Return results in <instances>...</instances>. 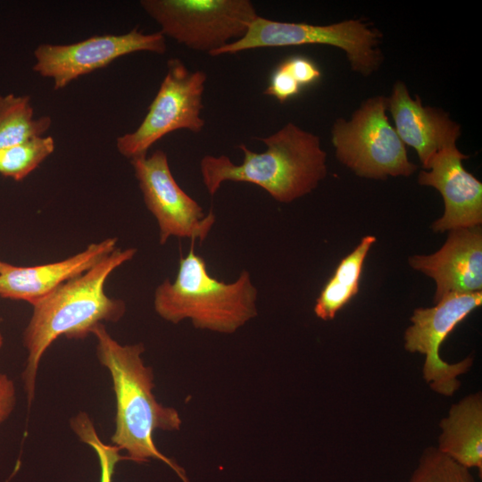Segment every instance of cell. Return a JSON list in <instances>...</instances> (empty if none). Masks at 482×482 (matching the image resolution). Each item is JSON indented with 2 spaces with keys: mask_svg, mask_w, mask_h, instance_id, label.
<instances>
[{
  "mask_svg": "<svg viewBox=\"0 0 482 482\" xmlns=\"http://www.w3.org/2000/svg\"><path fill=\"white\" fill-rule=\"evenodd\" d=\"M395 129L406 145L416 150L423 168L442 148L456 144L461 135L460 125L444 111L424 106L417 96L412 98L402 81H397L386 97Z\"/></svg>",
  "mask_w": 482,
  "mask_h": 482,
  "instance_id": "obj_14",
  "label": "cell"
},
{
  "mask_svg": "<svg viewBox=\"0 0 482 482\" xmlns=\"http://www.w3.org/2000/svg\"><path fill=\"white\" fill-rule=\"evenodd\" d=\"M206 74L191 71L179 58L167 62V72L148 112L138 128L116 139L119 153L132 160L145 156L165 135L178 129L199 133L204 127L201 116Z\"/></svg>",
  "mask_w": 482,
  "mask_h": 482,
  "instance_id": "obj_8",
  "label": "cell"
},
{
  "mask_svg": "<svg viewBox=\"0 0 482 482\" xmlns=\"http://www.w3.org/2000/svg\"><path fill=\"white\" fill-rule=\"evenodd\" d=\"M409 264L435 280L434 303L449 294L482 291L481 226L449 230L437 252L412 255Z\"/></svg>",
  "mask_w": 482,
  "mask_h": 482,
  "instance_id": "obj_13",
  "label": "cell"
},
{
  "mask_svg": "<svg viewBox=\"0 0 482 482\" xmlns=\"http://www.w3.org/2000/svg\"><path fill=\"white\" fill-rule=\"evenodd\" d=\"M257 296L247 270L230 283L215 278L192 242L179 260L175 279L166 278L155 288L154 308L173 324L189 320L198 329L233 334L257 316Z\"/></svg>",
  "mask_w": 482,
  "mask_h": 482,
  "instance_id": "obj_4",
  "label": "cell"
},
{
  "mask_svg": "<svg viewBox=\"0 0 482 482\" xmlns=\"http://www.w3.org/2000/svg\"><path fill=\"white\" fill-rule=\"evenodd\" d=\"M117 238L92 243L64 260L36 266L7 263L0 272V296L33 305L66 281L86 272L117 247Z\"/></svg>",
  "mask_w": 482,
  "mask_h": 482,
  "instance_id": "obj_15",
  "label": "cell"
},
{
  "mask_svg": "<svg viewBox=\"0 0 482 482\" xmlns=\"http://www.w3.org/2000/svg\"><path fill=\"white\" fill-rule=\"evenodd\" d=\"M303 87L317 82L321 72L316 63L304 56H292L282 62Z\"/></svg>",
  "mask_w": 482,
  "mask_h": 482,
  "instance_id": "obj_23",
  "label": "cell"
},
{
  "mask_svg": "<svg viewBox=\"0 0 482 482\" xmlns=\"http://www.w3.org/2000/svg\"><path fill=\"white\" fill-rule=\"evenodd\" d=\"M481 304L482 291L453 293L433 307L414 310L410 319L411 325L404 333V348L425 355L422 375L434 392L452 396L461 386L459 376L472 366L470 356L457 363L445 362L439 349L453 328Z\"/></svg>",
  "mask_w": 482,
  "mask_h": 482,
  "instance_id": "obj_9",
  "label": "cell"
},
{
  "mask_svg": "<svg viewBox=\"0 0 482 482\" xmlns=\"http://www.w3.org/2000/svg\"><path fill=\"white\" fill-rule=\"evenodd\" d=\"M145 204L155 218L159 228V242L169 238H188L203 243L216 221L212 211L204 213L202 206L177 183L171 173L168 157L162 150L150 156L130 160Z\"/></svg>",
  "mask_w": 482,
  "mask_h": 482,
  "instance_id": "obj_10",
  "label": "cell"
},
{
  "mask_svg": "<svg viewBox=\"0 0 482 482\" xmlns=\"http://www.w3.org/2000/svg\"><path fill=\"white\" fill-rule=\"evenodd\" d=\"M71 428L79 439L89 445L96 453L100 465V482H112L116 464L124 459L120 448L104 444L86 412H79L71 420Z\"/></svg>",
  "mask_w": 482,
  "mask_h": 482,
  "instance_id": "obj_21",
  "label": "cell"
},
{
  "mask_svg": "<svg viewBox=\"0 0 482 482\" xmlns=\"http://www.w3.org/2000/svg\"><path fill=\"white\" fill-rule=\"evenodd\" d=\"M380 33L362 20H346L329 25L282 22L259 15L239 39L211 55L232 54L262 47L328 45L344 50L352 69L363 76L378 69L382 54Z\"/></svg>",
  "mask_w": 482,
  "mask_h": 482,
  "instance_id": "obj_6",
  "label": "cell"
},
{
  "mask_svg": "<svg viewBox=\"0 0 482 482\" xmlns=\"http://www.w3.org/2000/svg\"><path fill=\"white\" fill-rule=\"evenodd\" d=\"M375 242L374 236L363 237L358 245L340 261L316 299L313 311L319 319L333 320L358 293L364 261Z\"/></svg>",
  "mask_w": 482,
  "mask_h": 482,
  "instance_id": "obj_17",
  "label": "cell"
},
{
  "mask_svg": "<svg viewBox=\"0 0 482 482\" xmlns=\"http://www.w3.org/2000/svg\"><path fill=\"white\" fill-rule=\"evenodd\" d=\"M16 404V390L13 381L0 372V425L12 414Z\"/></svg>",
  "mask_w": 482,
  "mask_h": 482,
  "instance_id": "obj_24",
  "label": "cell"
},
{
  "mask_svg": "<svg viewBox=\"0 0 482 482\" xmlns=\"http://www.w3.org/2000/svg\"><path fill=\"white\" fill-rule=\"evenodd\" d=\"M136 253L133 247L116 248L90 270L66 281L32 305V315L22 337L28 357L21 378L29 407L35 397L41 359L59 337L83 339L96 325L117 322L124 316V301L107 295L104 285L108 277Z\"/></svg>",
  "mask_w": 482,
  "mask_h": 482,
  "instance_id": "obj_1",
  "label": "cell"
},
{
  "mask_svg": "<svg viewBox=\"0 0 482 482\" xmlns=\"http://www.w3.org/2000/svg\"><path fill=\"white\" fill-rule=\"evenodd\" d=\"M267 146L253 152L245 144L241 164L228 156L204 155L200 161L203 183L213 196L225 181L256 185L279 203H291L316 188L327 175V154L318 136L289 122L272 135L257 138Z\"/></svg>",
  "mask_w": 482,
  "mask_h": 482,
  "instance_id": "obj_3",
  "label": "cell"
},
{
  "mask_svg": "<svg viewBox=\"0 0 482 482\" xmlns=\"http://www.w3.org/2000/svg\"><path fill=\"white\" fill-rule=\"evenodd\" d=\"M386 97L367 99L350 120L338 118L332 128L337 160L357 176L385 179L409 177L417 169L407 156L405 145L386 114Z\"/></svg>",
  "mask_w": 482,
  "mask_h": 482,
  "instance_id": "obj_5",
  "label": "cell"
},
{
  "mask_svg": "<svg viewBox=\"0 0 482 482\" xmlns=\"http://www.w3.org/2000/svg\"><path fill=\"white\" fill-rule=\"evenodd\" d=\"M408 482H475L470 470L436 447L426 448Z\"/></svg>",
  "mask_w": 482,
  "mask_h": 482,
  "instance_id": "obj_20",
  "label": "cell"
},
{
  "mask_svg": "<svg viewBox=\"0 0 482 482\" xmlns=\"http://www.w3.org/2000/svg\"><path fill=\"white\" fill-rule=\"evenodd\" d=\"M91 334L96 339L97 359L109 371L115 395L112 445L126 451L127 458L136 462L162 461L187 482L184 470L162 454L154 440L156 430H179L182 421L175 408L162 405L154 395V372L142 358L144 345H120L103 323L96 325Z\"/></svg>",
  "mask_w": 482,
  "mask_h": 482,
  "instance_id": "obj_2",
  "label": "cell"
},
{
  "mask_svg": "<svg viewBox=\"0 0 482 482\" xmlns=\"http://www.w3.org/2000/svg\"><path fill=\"white\" fill-rule=\"evenodd\" d=\"M164 36L212 54L241 38L258 16L249 0H142Z\"/></svg>",
  "mask_w": 482,
  "mask_h": 482,
  "instance_id": "obj_7",
  "label": "cell"
},
{
  "mask_svg": "<svg viewBox=\"0 0 482 482\" xmlns=\"http://www.w3.org/2000/svg\"><path fill=\"white\" fill-rule=\"evenodd\" d=\"M3 343H4V337H3V335L0 331V347L3 345Z\"/></svg>",
  "mask_w": 482,
  "mask_h": 482,
  "instance_id": "obj_26",
  "label": "cell"
},
{
  "mask_svg": "<svg viewBox=\"0 0 482 482\" xmlns=\"http://www.w3.org/2000/svg\"><path fill=\"white\" fill-rule=\"evenodd\" d=\"M302 87L281 62L273 71L264 95L273 96L280 103L299 95Z\"/></svg>",
  "mask_w": 482,
  "mask_h": 482,
  "instance_id": "obj_22",
  "label": "cell"
},
{
  "mask_svg": "<svg viewBox=\"0 0 482 482\" xmlns=\"http://www.w3.org/2000/svg\"><path fill=\"white\" fill-rule=\"evenodd\" d=\"M51 136L34 137L0 150V174L21 180L32 172L54 150Z\"/></svg>",
  "mask_w": 482,
  "mask_h": 482,
  "instance_id": "obj_19",
  "label": "cell"
},
{
  "mask_svg": "<svg viewBox=\"0 0 482 482\" xmlns=\"http://www.w3.org/2000/svg\"><path fill=\"white\" fill-rule=\"evenodd\" d=\"M7 265V262H2L0 260V272L4 269V267Z\"/></svg>",
  "mask_w": 482,
  "mask_h": 482,
  "instance_id": "obj_25",
  "label": "cell"
},
{
  "mask_svg": "<svg viewBox=\"0 0 482 482\" xmlns=\"http://www.w3.org/2000/svg\"><path fill=\"white\" fill-rule=\"evenodd\" d=\"M441 453L470 470L482 472V394L475 392L453 403L440 421Z\"/></svg>",
  "mask_w": 482,
  "mask_h": 482,
  "instance_id": "obj_16",
  "label": "cell"
},
{
  "mask_svg": "<svg viewBox=\"0 0 482 482\" xmlns=\"http://www.w3.org/2000/svg\"><path fill=\"white\" fill-rule=\"evenodd\" d=\"M51 124L49 116L34 117L29 96H0V150L43 136Z\"/></svg>",
  "mask_w": 482,
  "mask_h": 482,
  "instance_id": "obj_18",
  "label": "cell"
},
{
  "mask_svg": "<svg viewBox=\"0 0 482 482\" xmlns=\"http://www.w3.org/2000/svg\"><path fill=\"white\" fill-rule=\"evenodd\" d=\"M166 49L161 31L145 34L135 28L125 34L94 36L69 45L41 44L34 51L32 69L53 79L54 90H59L119 57L140 51L163 54Z\"/></svg>",
  "mask_w": 482,
  "mask_h": 482,
  "instance_id": "obj_11",
  "label": "cell"
},
{
  "mask_svg": "<svg viewBox=\"0 0 482 482\" xmlns=\"http://www.w3.org/2000/svg\"><path fill=\"white\" fill-rule=\"evenodd\" d=\"M468 158L456 144L439 150L428 162V170L420 172L418 181L438 190L445 212L431 226L435 232L473 228L482 223V183L462 165Z\"/></svg>",
  "mask_w": 482,
  "mask_h": 482,
  "instance_id": "obj_12",
  "label": "cell"
}]
</instances>
